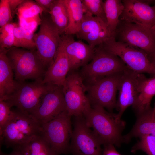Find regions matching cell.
<instances>
[{
	"mask_svg": "<svg viewBox=\"0 0 155 155\" xmlns=\"http://www.w3.org/2000/svg\"><path fill=\"white\" fill-rule=\"evenodd\" d=\"M88 126L92 130L102 144L115 145L119 147L125 142L122 132L125 123L119 119L116 114L107 112L103 107L95 105L84 116Z\"/></svg>",
	"mask_w": 155,
	"mask_h": 155,
	"instance_id": "1",
	"label": "cell"
},
{
	"mask_svg": "<svg viewBox=\"0 0 155 155\" xmlns=\"http://www.w3.org/2000/svg\"><path fill=\"white\" fill-rule=\"evenodd\" d=\"M42 127L30 115L17 109L11 115L2 132L1 141L7 148L13 149L26 143L41 133Z\"/></svg>",
	"mask_w": 155,
	"mask_h": 155,
	"instance_id": "2",
	"label": "cell"
},
{
	"mask_svg": "<svg viewBox=\"0 0 155 155\" xmlns=\"http://www.w3.org/2000/svg\"><path fill=\"white\" fill-rule=\"evenodd\" d=\"M7 55L14 72L15 80H42L46 71L36 50L13 47L8 49Z\"/></svg>",
	"mask_w": 155,
	"mask_h": 155,
	"instance_id": "3",
	"label": "cell"
},
{
	"mask_svg": "<svg viewBox=\"0 0 155 155\" xmlns=\"http://www.w3.org/2000/svg\"><path fill=\"white\" fill-rule=\"evenodd\" d=\"M127 67L119 57L98 46L95 47L90 62L82 67L79 73L86 84L122 72Z\"/></svg>",
	"mask_w": 155,
	"mask_h": 155,
	"instance_id": "4",
	"label": "cell"
},
{
	"mask_svg": "<svg viewBox=\"0 0 155 155\" xmlns=\"http://www.w3.org/2000/svg\"><path fill=\"white\" fill-rule=\"evenodd\" d=\"M42 81L30 83L16 81V87L14 92L2 100L6 102L11 108L15 106L17 109L30 115L45 94L54 85L43 83Z\"/></svg>",
	"mask_w": 155,
	"mask_h": 155,
	"instance_id": "5",
	"label": "cell"
},
{
	"mask_svg": "<svg viewBox=\"0 0 155 155\" xmlns=\"http://www.w3.org/2000/svg\"><path fill=\"white\" fill-rule=\"evenodd\" d=\"M100 46L119 57L131 69L140 73H148L151 77L155 76V67L143 50L117 41L113 37Z\"/></svg>",
	"mask_w": 155,
	"mask_h": 155,
	"instance_id": "6",
	"label": "cell"
},
{
	"mask_svg": "<svg viewBox=\"0 0 155 155\" xmlns=\"http://www.w3.org/2000/svg\"><path fill=\"white\" fill-rule=\"evenodd\" d=\"M62 89L68 115L71 117L84 116L91 106L86 94V86L79 72H69Z\"/></svg>",
	"mask_w": 155,
	"mask_h": 155,
	"instance_id": "7",
	"label": "cell"
},
{
	"mask_svg": "<svg viewBox=\"0 0 155 155\" xmlns=\"http://www.w3.org/2000/svg\"><path fill=\"white\" fill-rule=\"evenodd\" d=\"M40 17V28L34 34V40L37 54L47 69L53 61L61 36L49 13H43Z\"/></svg>",
	"mask_w": 155,
	"mask_h": 155,
	"instance_id": "8",
	"label": "cell"
},
{
	"mask_svg": "<svg viewBox=\"0 0 155 155\" xmlns=\"http://www.w3.org/2000/svg\"><path fill=\"white\" fill-rule=\"evenodd\" d=\"M71 117L66 111L41 126V134L57 155L70 151Z\"/></svg>",
	"mask_w": 155,
	"mask_h": 155,
	"instance_id": "9",
	"label": "cell"
},
{
	"mask_svg": "<svg viewBox=\"0 0 155 155\" xmlns=\"http://www.w3.org/2000/svg\"><path fill=\"white\" fill-rule=\"evenodd\" d=\"M122 72L86 84L91 105L100 106L110 111L116 108V93Z\"/></svg>",
	"mask_w": 155,
	"mask_h": 155,
	"instance_id": "10",
	"label": "cell"
},
{
	"mask_svg": "<svg viewBox=\"0 0 155 155\" xmlns=\"http://www.w3.org/2000/svg\"><path fill=\"white\" fill-rule=\"evenodd\" d=\"M114 38L117 41L139 48L148 55L155 52V34L151 28L119 20Z\"/></svg>",
	"mask_w": 155,
	"mask_h": 155,
	"instance_id": "11",
	"label": "cell"
},
{
	"mask_svg": "<svg viewBox=\"0 0 155 155\" xmlns=\"http://www.w3.org/2000/svg\"><path fill=\"white\" fill-rule=\"evenodd\" d=\"M101 142L84 116L75 117L70 146L73 155H103Z\"/></svg>",
	"mask_w": 155,
	"mask_h": 155,
	"instance_id": "12",
	"label": "cell"
},
{
	"mask_svg": "<svg viewBox=\"0 0 155 155\" xmlns=\"http://www.w3.org/2000/svg\"><path fill=\"white\" fill-rule=\"evenodd\" d=\"M66 111L62 87L54 85L30 115L42 126Z\"/></svg>",
	"mask_w": 155,
	"mask_h": 155,
	"instance_id": "13",
	"label": "cell"
},
{
	"mask_svg": "<svg viewBox=\"0 0 155 155\" xmlns=\"http://www.w3.org/2000/svg\"><path fill=\"white\" fill-rule=\"evenodd\" d=\"M146 77L143 73L135 71L127 67L122 72L116 107L118 111L116 114L118 118L121 119L126 109L129 106H133L135 103L141 84Z\"/></svg>",
	"mask_w": 155,
	"mask_h": 155,
	"instance_id": "14",
	"label": "cell"
},
{
	"mask_svg": "<svg viewBox=\"0 0 155 155\" xmlns=\"http://www.w3.org/2000/svg\"><path fill=\"white\" fill-rule=\"evenodd\" d=\"M124 9L119 20L152 28L155 24V5L151 6L147 0H122Z\"/></svg>",
	"mask_w": 155,
	"mask_h": 155,
	"instance_id": "15",
	"label": "cell"
},
{
	"mask_svg": "<svg viewBox=\"0 0 155 155\" xmlns=\"http://www.w3.org/2000/svg\"><path fill=\"white\" fill-rule=\"evenodd\" d=\"M76 35L94 48L112 37L107 24L101 18L87 14H84L80 29Z\"/></svg>",
	"mask_w": 155,
	"mask_h": 155,
	"instance_id": "16",
	"label": "cell"
},
{
	"mask_svg": "<svg viewBox=\"0 0 155 155\" xmlns=\"http://www.w3.org/2000/svg\"><path fill=\"white\" fill-rule=\"evenodd\" d=\"M72 35L63 34L60 42L69 59V72L76 71L88 63L94 56L95 48L81 41L75 40Z\"/></svg>",
	"mask_w": 155,
	"mask_h": 155,
	"instance_id": "17",
	"label": "cell"
},
{
	"mask_svg": "<svg viewBox=\"0 0 155 155\" xmlns=\"http://www.w3.org/2000/svg\"><path fill=\"white\" fill-rule=\"evenodd\" d=\"M70 69L69 59L60 42L53 61L47 69L42 82L62 87Z\"/></svg>",
	"mask_w": 155,
	"mask_h": 155,
	"instance_id": "18",
	"label": "cell"
},
{
	"mask_svg": "<svg viewBox=\"0 0 155 155\" xmlns=\"http://www.w3.org/2000/svg\"><path fill=\"white\" fill-rule=\"evenodd\" d=\"M8 49L0 47V100L11 94L16 87L14 72L7 55Z\"/></svg>",
	"mask_w": 155,
	"mask_h": 155,
	"instance_id": "19",
	"label": "cell"
},
{
	"mask_svg": "<svg viewBox=\"0 0 155 155\" xmlns=\"http://www.w3.org/2000/svg\"><path fill=\"white\" fill-rule=\"evenodd\" d=\"M137 115V119L132 130L124 136L126 142L133 137H140L147 135L155 136V102L153 107Z\"/></svg>",
	"mask_w": 155,
	"mask_h": 155,
	"instance_id": "20",
	"label": "cell"
},
{
	"mask_svg": "<svg viewBox=\"0 0 155 155\" xmlns=\"http://www.w3.org/2000/svg\"><path fill=\"white\" fill-rule=\"evenodd\" d=\"M155 95V76L146 77L141 85L137 100L132 106L137 115L149 108L151 100Z\"/></svg>",
	"mask_w": 155,
	"mask_h": 155,
	"instance_id": "21",
	"label": "cell"
},
{
	"mask_svg": "<svg viewBox=\"0 0 155 155\" xmlns=\"http://www.w3.org/2000/svg\"><path fill=\"white\" fill-rule=\"evenodd\" d=\"M68 14V24L64 34L73 35L79 30L84 15L82 0H64Z\"/></svg>",
	"mask_w": 155,
	"mask_h": 155,
	"instance_id": "22",
	"label": "cell"
},
{
	"mask_svg": "<svg viewBox=\"0 0 155 155\" xmlns=\"http://www.w3.org/2000/svg\"><path fill=\"white\" fill-rule=\"evenodd\" d=\"M103 7L107 24L112 36L114 37L120 17L124 9L123 3L121 0H106L103 2Z\"/></svg>",
	"mask_w": 155,
	"mask_h": 155,
	"instance_id": "23",
	"label": "cell"
},
{
	"mask_svg": "<svg viewBox=\"0 0 155 155\" xmlns=\"http://www.w3.org/2000/svg\"><path fill=\"white\" fill-rule=\"evenodd\" d=\"M19 148L24 155H57L40 134Z\"/></svg>",
	"mask_w": 155,
	"mask_h": 155,
	"instance_id": "24",
	"label": "cell"
},
{
	"mask_svg": "<svg viewBox=\"0 0 155 155\" xmlns=\"http://www.w3.org/2000/svg\"><path fill=\"white\" fill-rule=\"evenodd\" d=\"M49 13L61 36L64 34L68 24L67 10L64 0H55Z\"/></svg>",
	"mask_w": 155,
	"mask_h": 155,
	"instance_id": "25",
	"label": "cell"
},
{
	"mask_svg": "<svg viewBox=\"0 0 155 155\" xmlns=\"http://www.w3.org/2000/svg\"><path fill=\"white\" fill-rule=\"evenodd\" d=\"M34 33L18 25L14 30V47L29 49L36 48Z\"/></svg>",
	"mask_w": 155,
	"mask_h": 155,
	"instance_id": "26",
	"label": "cell"
},
{
	"mask_svg": "<svg viewBox=\"0 0 155 155\" xmlns=\"http://www.w3.org/2000/svg\"><path fill=\"white\" fill-rule=\"evenodd\" d=\"M18 17L24 18H33L41 16L44 12L43 9L35 1L24 0L17 9Z\"/></svg>",
	"mask_w": 155,
	"mask_h": 155,
	"instance_id": "27",
	"label": "cell"
},
{
	"mask_svg": "<svg viewBox=\"0 0 155 155\" xmlns=\"http://www.w3.org/2000/svg\"><path fill=\"white\" fill-rule=\"evenodd\" d=\"M84 14H87L101 18L107 24V20L102 0H82Z\"/></svg>",
	"mask_w": 155,
	"mask_h": 155,
	"instance_id": "28",
	"label": "cell"
},
{
	"mask_svg": "<svg viewBox=\"0 0 155 155\" xmlns=\"http://www.w3.org/2000/svg\"><path fill=\"white\" fill-rule=\"evenodd\" d=\"M140 138V141L132 147L131 152L135 153L140 150L148 155H155V136L147 135Z\"/></svg>",
	"mask_w": 155,
	"mask_h": 155,
	"instance_id": "29",
	"label": "cell"
},
{
	"mask_svg": "<svg viewBox=\"0 0 155 155\" xmlns=\"http://www.w3.org/2000/svg\"><path fill=\"white\" fill-rule=\"evenodd\" d=\"M12 19V14L9 6L8 0H0V28L11 22Z\"/></svg>",
	"mask_w": 155,
	"mask_h": 155,
	"instance_id": "30",
	"label": "cell"
},
{
	"mask_svg": "<svg viewBox=\"0 0 155 155\" xmlns=\"http://www.w3.org/2000/svg\"><path fill=\"white\" fill-rule=\"evenodd\" d=\"M9 104L4 100H0V132H1L8 121L12 110Z\"/></svg>",
	"mask_w": 155,
	"mask_h": 155,
	"instance_id": "31",
	"label": "cell"
},
{
	"mask_svg": "<svg viewBox=\"0 0 155 155\" xmlns=\"http://www.w3.org/2000/svg\"><path fill=\"white\" fill-rule=\"evenodd\" d=\"M40 16L29 18L18 17L19 26L34 32L38 26L40 24L41 18Z\"/></svg>",
	"mask_w": 155,
	"mask_h": 155,
	"instance_id": "32",
	"label": "cell"
},
{
	"mask_svg": "<svg viewBox=\"0 0 155 155\" xmlns=\"http://www.w3.org/2000/svg\"><path fill=\"white\" fill-rule=\"evenodd\" d=\"M14 31L5 35H0V47L9 49L14 46Z\"/></svg>",
	"mask_w": 155,
	"mask_h": 155,
	"instance_id": "33",
	"label": "cell"
},
{
	"mask_svg": "<svg viewBox=\"0 0 155 155\" xmlns=\"http://www.w3.org/2000/svg\"><path fill=\"white\" fill-rule=\"evenodd\" d=\"M18 25L15 23L10 22L0 28V35H5L9 34L14 31L15 28Z\"/></svg>",
	"mask_w": 155,
	"mask_h": 155,
	"instance_id": "34",
	"label": "cell"
},
{
	"mask_svg": "<svg viewBox=\"0 0 155 155\" xmlns=\"http://www.w3.org/2000/svg\"><path fill=\"white\" fill-rule=\"evenodd\" d=\"M103 155H121L116 150L114 145L109 144L104 145Z\"/></svg>",
	"mask_w": 155,
	"mask_h": 155,
	"instance_id": "35",
	"label": "cell"
},
{
	"mask_svg": "<svg viewBox=\"0 0 155 155\" xmlns=\"http://www.w3.org/2000/svg\"><path fill=\"white\" fill-rule=\"evenodd\" d=\"M55 0H36L35 1L44 10V12L49 13Z\"/></svg>",
	"mask_w": 155,
	"mask_h": 155,
	"instance_id": "36",
	"label": "cell"
},
{
	"mask_svg": "<svg viewBox=\"0 0 155 155\" xmlns=\"http://www.w3.org/2000/svg\"><path fill=\"white\" fill-rule=\"evenodd\" d=\"M24 0H8L9 4L12 14V12L17 9L18 7L24 1Z\"/></svg>",
	"mask_w": 155,
	"mask_h": 155,
	"instance_id": "37",
	"label": "cell"
},
{
	"mask_svg": "<svg viewBox=\"0 0 155 155\" xmlns=\"http://www.w3.org/2000/svg\"><path fill=\"white\" fill-rule=\"evenodd\" d=\"M1 155H24V154L19 148H14L13 151L9 154H5L1 152Z\"/></svg>",
	"mask_w": 155,
	"mask_h": 155,
	"instance_id": "38",
	"label": "cell"
},
{
	"mask_svg": "<svg viewBox=\"0 0 155 155\" xmlns=\"http://www.w3.org/2000/svg\"><path fill=\"white\" fill-rule=\"evenodd\" d=\"M149 60L155 67V52L148 55Z\"/></svg>",
	"mask_w": 155,
	"mask_h": 155,
	"instance_id": "39",
	"label": "cell"
},
{
	"mask_svg": "<svg viewBox=\"0 0 155 155\" xmlns=\"http://www.w3.org/2000/svg\"><path fill=\"white\" fill-rule=\"evenodd\" d=\"M151 29L155 34V24L152 28Z\"/></svg>",
	"mask_w": 155,
	"mask_h": 155,
	"instance_id": "40",
	"label": "cell"
}]
</instances>
